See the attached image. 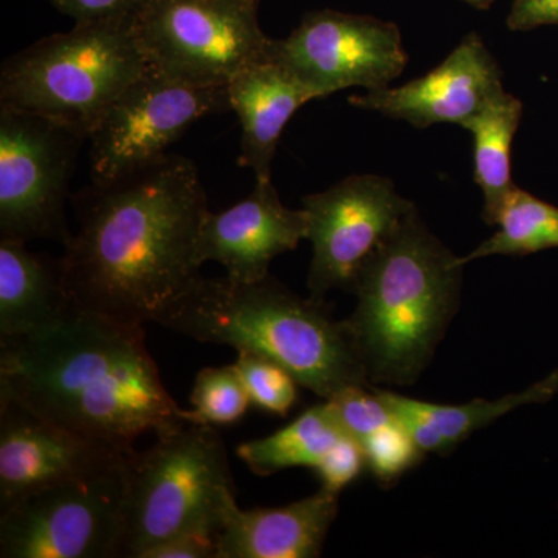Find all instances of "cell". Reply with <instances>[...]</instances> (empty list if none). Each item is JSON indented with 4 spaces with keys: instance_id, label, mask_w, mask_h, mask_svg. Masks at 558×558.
Returning <instances> with one entry per match:
<instances>
[{
    "instance_id": "6da1fadb",
    "label": "cell",
    "mask_w": 558,
    "mask_h": 558,
    "mask_svg": "<svg viewBox=\"0 0 558 558\" xmlns=\"http://www.w3.org/2000/svg\"><path fill=\"white\" fill-rule=\"evenodd\" d=\"M78 229L60 259L76 310L143 326L201 278L207 194L185 157L168 156L75 197Z\"/></svg>"
},
{
    "instance_id": "7a4b0ae2",
    "label": "cell",
    "mask_w": 558,
    "mask_h": 558,
    "mask_svg": "<svg viewBox=\"0 0 558 558\" xmlns=\"http://www.w3.org/2000/svg\"><path fill=\"white\" fill-rule=\"evenodd\" d=\"M0 402L132 451L191 422L161 381L143 326L72 307L47 328L0 340Z\"/></svg>"
},
{
    "instance_id": "3957f363",
    "label": "cell",
    "mask_w": 558,
    "mask_h": 558,
    "mask_svg": "<svg viewBox=\"0 0 558 558\" xmlns=\"http://www.w3.org/2000/svg\"><path fill=\"white\" fill-rule=\"evenodd\" d=\"M154 323L269 359L325 400L369 385L344 322L332 317L325 300L303 299L270 275L256 282L201 277Z\"/></svg>"
},
{
    "instance_id": "277c9868",
    "label": "cell",
    "mask_w": 558,
    "mask_h": 558,
    "mask_svg": "<svg viewBox=\"0 0 558 558\" xmlns=\"http://www.w3.org/2000/svg\"><path fill=\"white\" fill-rule=\"evenodd\" d=\"M464 267L417 211L371 256L352 289L357 306L343 319L369 384L418 379L457 314Z\"/></svg>"
},
{
    "instance_id": "5b68a950",
    "label": "cell",
    "mask_w": 558,
    "mask_h": 558,
    "mask_svg": "<svg viewBox=\"0 0 558 558\" xmlns=\"http://www.w3.org/2000/svg\"><path fill=\"white\" fill-rule=\"evenodd\" d=\"M148 68L134 20L75 24L3 62L0 106L57 121L89 140L106 110Z\"/></svg>"
},
{
    "instance_id": "8992f818",
    "label": "cell",
    "mask_w": 558,
    "mask_h": 558,
    "mask_svg": "<svg viewBox=\"0 0 558 558\" xmlns=\"http://www.w3.org/2000/svg\"><path fill=\"white\" fill-rule=\"evenodd\" d=\"M186 422L128 459L121 557L182 535L216 537L236 508V488L222 438Z\"/></svg>"
},
{
    "instance_id": "52a82bcc",
    "label": "cell",
    "mask_w": 558,
    "mask_h": 558,
    "mask_svg": "<svg viewBox=\"0 0 558 558\" xmlns=\"http://www.w3.org/2000/svg\"><path fill=\"white\" fill-rule=\"evenodd\" d=\"M260 0H143L134 17L150 69L194 86H229L269 54Z\"/></svg>"
},
{
    "instance_id": "ba28073f",
    "label": "cell",
    "mask_w": 558,
    "mask_h": 558,
    "mask_svg": "<svg viewBox=\"0 0 558 558\" xmlns=\"http://www.w3.org/2000/svg\"><path fill=\"white\" fill-rule=\"evenodd\" d=\"M128 459L94 475L43 488L2 510L0 557H121Z\"/></svg>"
},
{
    "instance_id": "9c48e42d",
    "label": "cell",
    "mask_w": 558,
    "mask_h": 558,
    "mask_svg": "<svg viewBox=\"0 0 558 558\" xmlns=\"http://www.w3.org/2000/svg\"><path fill=\"white\" fill-rule=\"evenodd\" d=\"M83 135L0 106V234L65 244L64 202Z\"/></svg>"
},
{
    "instance_id": "30bf717a",
    "label": "cell",
    "mask_w": 558,
    "mask_h": 558,
    "mask_svg": "<svg viewBox=\"0 0 558 558\" xmlns=\"http://www.w3.org/2000/svg\"><path fill=\"white\" fill-rule=\"evenodd\" d=\"M227 109L229 86H194L148 68L90 132L94 182H110L159 160L197 120Z\"/></svg>"
},
{
    "instance_id": "8fae6325",
    "label": "cell",
    "mask_w": 558,
    "mask_h": 558,
    "mask_svg": "<svg viewBox=\"0 0 558 558\" xmlns=\"http://www.w3.org/2000/svg\"><path fill=\"white\" fill-rule=\"evenodd\" d=\"M312 263L307 288L315 300L354 289L360 270L416 211L384 175H351L304 197Z\"/></svg>"
},
{
    "instance_id": "7c38bea8",
    "label": "cell",
    "mask_w": 558,
    "mask_h": 558,
    "mask_svg": "<svg viewBox=\"0 0 558 558\" xmlns=\"http://www.w3.org/2000/svg\"><path fill=\"white\" fill-rule=\"evenodd\" d=\"M271 54L318 98L349 87H388L409 64L395 22L336 10L312 11Z\"/></svg>"
},
{
    "instance_id": "4fadbf2b",
    "label": "cell",
    "mask_w": 558,
    "mask_h": 558,
    "mask_svg": "<svg viewBox=\"0 0 558 558\" xmlns=\"http://www.w3.org/2000/svg\"><path fill=\"white\" fill-rule=\"evenodd\" d=\"M0 402V512L43 488L116 468L134 453Z\"/></svg>"
},
{
    "instance_id": "5bb4252c",
    "label": "cell",
    "mask_w": 558,
    "mask_h": 558,
    "mask_svg": "<svg viewBox=\"0 0 558 558\" xmlns=\"http://www.w3.org/2000/svg\"><path fill=\"white\" fill-rule=\"evenodd\" d=\"M502 87V72L476 33H470L446 61L427 75L400 87H384L354 95L355 108L376 110L418 130L439 123L465 128L494 100Z\"/></svg>"
},
{
    "instance_id": "9a60e30c",
    "label": "cell",
    "mask_w": 558,
    "mask_h": 558,
    "mask_svg": "<svg viewBox=\"0 0 558 558\" xmlns=\"http://www.w3.org/2000/svg\"><path fill=\"white\" fill-rule=\"evenodd\" d=\"M306 209H290L271 180H256L244 201L226 211L205 216L197 240V263H219L233 281L269 277L271 260L307 240Z\"/></svg>"
},
{
    "instance_id": "2e32d148",
    "label": "cell",
    "mask_w": 558,
    "mask_h": 558,
    "mask_svg": "<svg viewBox=\"0 0 558 558\" xmlns=\"http://www.w3.org/2000/svg\"><path fill=\"white\" fill-rule=\"evenodd\" d=\"M340 494L328 487L282 508L236 506L218 535L219 558H317Z\"/></svg>"
},
{
    "instance_id": "e0dca14e",
    "label": "cell",
    "mask_w": 558,
    "mask_h": 558,
    "mask_svg": "<svg viewBox=\"0 0 558 558\" xmlns=\"http://www.w3.org/2000/svg\"><path fill=\"white\" fill-rule=\"evenodd\" d=\"M315 98L318 95L270 50L231 80L230 109L236 112L242 130L240 163L255 172L256 180H271V160L286 124Z\"/></svg>"
},
{
    "instance_id": "ac0fdd59",
    "label": "cell",
    "mask_w": 558,
    "mask_h": 558,
    "mask_svg": "<svg viewBox=\"0 0 558 558\" xmlns=\"http://www.w3.org/2000/svg\"><path fill=\"white\" fill-rule=\"evenodd\" d=\"M377 392L402 422L418 449L424 453L442 454L510 411L531 403L549 402L558 395V368L524 391L498 400H473L464 405H438L380 389Z\"/></svg>"
},
{
    "instance_id": "d6986e66",
    "label": "cell",
    "mask_w": 558,
    "mask_h": 558,
    "mask_svg": "<svg viewBox=\"0 0 558 558\" xmlns=\"http://www.w3.org/2000/svg\"><path fill=\"white\" fill-rule=\"evenodd\" d=\"M60 260L51 264L20 240L0 241V340L47 328L72 310Z\"/></svg>"
},
{
    "instance_id": "ffe728a7",
    "label": "cell",
    "mask_w": 558,
    "mask_h": 558,
    "mask_svg": "<svg viewBox=\"0 0 558 558\" xmlns=\"http://www.w3.org/2000/svg\"><path fill=\"white\" fill-rule=\"evenodd\" d=\"M348 435L336 411L325 400L270 436L241 444L236 454L258 476L275 475L292 468L315 470Z\"/></svg>"
},
{
    "instance_id": "44dd1931",
    "label": "cell",
    "mask_w": 558,
    "mask_h": 558,
    "mask_svg": "<svg viewBox=\"0 0 558 558\" xmlns=\"http://www.w3.org/2000/svg\"><path fill=\"white\" fill-rule=\"evenodd\" d=\"M521 117L523 102L502 90L464 128L473 135L475 182L484 194L483 219L492 227L517 186L510 172V149Z\"/></svg>"
},
{
    "instance_id": "7402d4cb",
    "label": "cell",
    "mask_w": 558,
    "mask_h": 558,
    "mask_svg": "<svg viewBox=\"0 0 558 558\" xmlns=\"http://www.w3.org/2000/svg\"><path fill=\"white\" fill-rule=\"evenodd\" d=\"M497 233L461 260L468 266L486 256H526L558 248V207L515 186L499 213Z\"/></svg>"
},
{
    "instance_id": "603a6c76",
    "label": "cell",
    "mask_w": 558,
    "mask_h": 558,
    "mask_svg": "<svg viewBox=\"0 0 558 558\" xmlns=\"http://www.w3.org/2000/svg\"><path fill=\"white\" fill-rule=\"evenodd\" d=\"M191 422L196 424L230 425L247 413L250 396L236 366L204 368L194 380L191 391Z\"/></svg>"
},
{
    "instance_id": "cb8c5ba5",
    "label": "cell",
    "mask_w": 558,
    "mask_h": 558,
    "mask_svg": "<svg viewBox=\"0 0 558 558\" xmlns=\"http://www.w3.org/2000/svg\"><path fill=\"white\" fill-rule=\"evenodd\" d=\"M250 402L266 413L286 416L299 400V381L288 369L252 352H238L236 362Z\"/></svg>"
},
{
    "instance_id": "d4e9b609",
    "label": "cell",
    "mask_w": 558,
    "mask_h": 558,
    "mask_svg": "<svg viewBox=\"0 0 558 558\" xmlns=\"http://www.w3.org/2000/svg\"><path fill=\"white\" fill-rule=\"evenodd\" d=\"M360 447L365 454L366 468L381 483H392L400 478L407 470L417 465L425 454L411 439L399 418L363 440Z\"/></svg>"
},
{
    "instance_id": "484cf974",
    "label": "cell",
    "mask_w": 558,
    "mask_h": 558,
    "mask_svg": "<svg viewBox=\"0 0 558 558\" xmlns=\"http://www.w3.org/2000/svg\"><path fill=\"white\" fill-rule=\"evenodd\" d=\"M365 465L366 459L362 447L348 435L329 451L328 457L315 469V473L322 480L323 487L341 494L348 484L357 478Z\"/></svg>"
},
{
    "instance_id": "4316f807",
    "label": "cell",
    "mask_w": 558,
    "mask_h": 558,
    "mask_svg": "<svg viewBox=\"0 0 558 558\" xmlns=\"http://www.w3.org/2000/svg\"><path fill=\"white\" fill-rule=\"evenodd\" d=\"M75 24L134 20L143 0H50Z\"/></svg>"
},
{
    "instance_id": "83f0119b",
    "label": "cell",
    "mask_w": 558,
    "mask_h": 558,
    "mask_svg": "<svg viewBox=\"0 0 558 558\" xmlns=\"http://www.w3.org/2000/svg\"><path fill=\"white\" fill-rule=\"evenodd\" d=\"M142 558H219L218 538L182 535L153 546Z\"/></svg>"
},
{
    "instance_id": "f1b7e54d",
    "label": "cell",
    "mask_w": 558,
    "mask_h": 558,
    "mask_svg": "<svg viewBox=\"0 0 558 558\" xmlns=\"http://www.w3.org/2000/svg\"><path fill=\"white\" fill-rule=\"evenodd\" d=\"M545 25H558V0H513L508 16L512 32H527Z\"/></svg>"
},
{
    "instance_id": "f546056e",
    "label": "cell",
    "mask_w": 558,
    "mask_h": 558,
    "mask_svg": "<svg viewBox=\"0 0 558 558\" xmlns=\"http://www.w3.org/2000/svg\"><path fill=\"white\" fill-rule=\"evenodd\" d=\"M462 2L469 3L476 10H488L494 5L495 0H462Z\"/></svg>"
}]
</instances>
